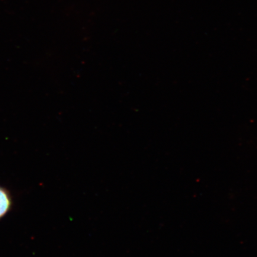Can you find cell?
<instances>
[{
	"label": "cell",
	"mask_w": 257,
	"mask_h": 257,
	"mask_svg": "<svg viewBox=\"0 0 257 257\" xmlns=\"http://www.w3.org/2000/svg\"><path fill=\"white\" fill-rule=\"evenodd\" d=\"M12 206V199L9 193L0 186V218L8 213Z\"/></svg>",
	"instance_id": "6da1fadb"
}]
</instances>
